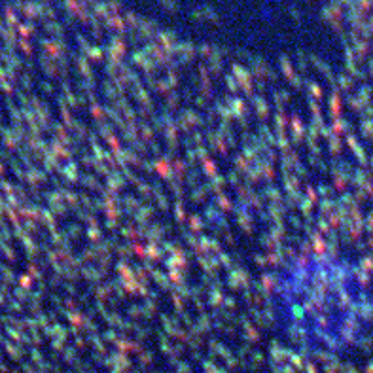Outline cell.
Masks as SVG:
<instances>
[{"instance_id":"6da1fadb","label":"cell","mask_w":373,"mask_h":373,"mask_svg":"<svg viewBox=\"0 0 373 373\" xmlns=\"http://www.w3.org/2000/svg\"><path fill=\"white\" fill-rule=\"evenodd\" d=\"M275 309L288 337L311 347L356 341L372 313L356 273L345 262L324 256L284 267L275 286Z\"/></svg>"}]
</instances>
